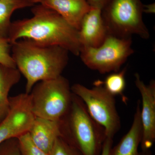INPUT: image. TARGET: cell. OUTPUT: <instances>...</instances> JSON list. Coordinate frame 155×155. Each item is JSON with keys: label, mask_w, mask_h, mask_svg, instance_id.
<instances>
[{"label": "cell", "mask_w": 155, "mask_h": 155, "mask_svg": "<svg viewBox=\"0 0 155 155\" xmlns=\"http://www.w3.org/2000/svg\"><path fill=\"white\" fill-rule=\"evenodd\" d=\"M29 94L35 116L55 121L67 116L73 96L69 81L62 75L36 83Z\"/></svg>", "instance_id": "cell-4"}, {"label": "cell", "mask_w": 155, "mask_h": 155, "mask_svg": "<svg viewBox=\"0 0 155 155\" xmlns=\"http://www.w3.org/2000/svg\"><path fill=\"white\" fill-rule=\"evenodd\" d=\"M90 5L92 8L102 10L110 0H87Z\"/></svg>", "instance_id": "cell-21"}, {"label": "cell", "mask_w": 155, "mask_h": 155, "mask_svg": "<svg viewBox=\"0 0 155 155\" xmlns=\"http://www.w3.org/2000/svg\"><path fill=\"white\" fill-rule=\"evenodd\" d=\"M143 5L140 0H110L102 10L109 34L124 38L133 35L144 39L149 38L143 19Z\"/></svg>", "instance_id": "cell-5"}, {"label": "cell", "mask_w": 155, "mask_h": 155, "mask_svg": "<svg viewBox=\"0 0 155 155\" xmlns=\"http://www.w3.org/2000/svg\"><path fill=\"white\" fill-rule=\"evenodd\" d=\"M0 155H22L18 138L10 139L1 143Z\"/></svg>", "instance_id": "cell-20"}, {"label": "cell", "mask_w": 155, "mask_h": 155, "mask_svg": "<svg viewBox=\"0 0 155 155\" xmlns=\"http://www.w3.org/2000/svg\"><path fill=\"white\" fill-rule=\"evenodd\" d=\"M71 89L72 93L83 101L92 118L104 127L107 137L114 138L121 126L115 96L99 81L92 88L77 83Z\"/></svg>", "instance_id": "cell-6"}, {"label": "cell", "mask_w": 155, "mask_h": 155, "mask_svg": "<svg viewBox=\"0 0 155 155\" xmlns=\"http://www.w3.org/2000/svg\"><path fill=\"white\" fill-rule=\"evenodd\" d=\"M131 44V38H119L109 34L99 46L81 48L79 56L89 69L101 74L117 72L133 54Z\"/></svg>", "instance_id": "cell-7"}, {"label": "cell", "mask_w": 155, "mask_h": 155, "mask_svg": "<svg viewBox=\"0 0 155 155\" xmlns=\"http://www.w3.org/2000/svg\"><path fill=\"white\" fill-rule=\"evenodd\" d=\"M11 44L8 39L0 36V64L17 68L11 55Z\"/></svg>", "instance_id": "cell-19"}, {"label": "cell", "mask_w": 155, "mask_h": 155, "mask_svg": "<svg viewBox=\"0 0 155 155\" xmlns=\"http://www.w3.org/2000/svg\"><path fill=\"white\" fill-rule=\"evenodd\" d=\"M136 86L142 98L140 119L142 136L140 143L142 151L150 150L155 141V81H151L146 84L140 79L138 73H135Z\"/></svg>", "instance_id": "cell-9"}, {"label": "cell", "mask_w": 155, "mask_h": 155, "mask_svg": "<svg viewBox=\"0 0 155 155\" xmlns=\"http://www.w3.org/2000/svg\"><path fill=\"white\" fill-rule=\"evenodd\" d=\"M132 125L127 133L116 146L111 148L109 155H139L138 147L142 136L140 101L137 103Z\"/></svg>", "instance_id": "cell-13"}, {"label": "cell", "mask_w": 155, "mask_h": 155, "mask_svg": "<svg viewBox=\"0 0 155 155\" xmlns=\"http://www.w3.org/2000/svg\"><path fill=\"white\" fill-rule=\"evenodd\" d=\"M126 68H125L119 72H113L106 77L104 82H101L106 90L114 96H123L126 86Z\"/></svg>", "instance_id": "cell-16"}, {"label": "cell", "mask_w": 155, "mask_h": 155, "mask_svg": "<svg viewBox=\"0 0 155 155\" xmlns=\"http://www.w3.org/2000/svg\"><path fill=\"white\" fill-rule=\"evenodd\" d=\"M21 73L17 68L0 64V123L8 114L10 109L9 92L19 82Z\"/></svg>", "instance_id": "cell-14"}, {"label": "cell", "mask_w": 155, "mask_h": 155, "mask_svg": "<svg viewBox=\"0 0 155 155\" xmlns=\"http://www.w3.org/2000/svg\"><path fill=\"white\" fill-rule=\"evenodd\" d=\"M49 155H82L80 152L62 137H58Z\"/></svg>", "instance_id": "cell-17"}, {"label": "cell", "mask_w": 155, "mask_h": 155, "mask_svg": "<svg viewBox=\"0 0 155 155\" xmlns=\"http://www.w3.org/2000/svg\"><path fill=\"white\" fill-rule=\"evenodd\" d=\"M78 35L81 49L96 48L103 43L109 31L101 9L91 7L82 19Z\"/></svg>", "instance_id": "cell-10"}, {"label": "cell", "mask_w": 155, "mask_h": 155, "mask_svg": "<svg viewBox=\"0 0 155 155\" xmlns=\"http://www.w3.org/2000/svg\"><path fill=\"white\" fill-rule=\"evenodd\" d=\"M34 5L31 0H0V36L8 38L14 11Z\"/></svg>", "instance_id": "cell-15"}, {"label": "cell", "mask_w": 155, "mask_h": 155, "mask_svg": "<svg viewBox=\"0 0 155 155\" xmlns=\"http://www.w3.org/2000/svg\"><path fill=\"white\" fill-rule=\"evenodd\" d=\"M139 155H152L150 150L146 151H142L139 153Z\"/></svg>", "instance_id": "cell-24"}, {"label": "cell", "mask_w": 155, "mask_h": 155, "mask_svg": "<svg viewBox=\"0 0 155 155\" xmlns=\"http://www.w3.org/2000/svg\"><path fill=\"white\" fill-rule=\"evenodd\" d=\"M22 155H49L34 144L28 132L18 138Z\"/></svg>", "instance_id": "cell-18"}, {"label": "cell", "mask_w": 155, "mask_h": 155, "mask_svg": "<svg viewBox=\"0 0 155 155\" xmlns=\"http://www.w3.org/2000/svg\"><path fill=\"white\" fill-rule=\"evenodd\" d=\"M40 4L55 11L78 30L91 8L87 0H41Z\"/></svg>", "instance_id": "cell-12"}, {"label": "cell", "mask_w": 155, "mask_h": 155, "mask_svg": "<svg viewBox=\"0 0 155 155\" xmlns=\"http://www.w3.org/2000/svg\"><path fill=\"white\" fill-rule=\"evenodd\" d=\"M32 7V17L11 23L8 35L11 44L28 39L43 45L60 47L79 56L78 30L51 9L40 4Z\"/></svg>", "instance_id": "cell-1"}, {"label": "cell", "mask_w": 155, "mask_h": 155, "mask_svg": "<svg viewBox=\"0 0 155 155\" xmlns=\"http://www.w3.org/2000/svg\"><path fill=\"white\" fill-rule=\"evenodd\" d=\"M11 51L16 67L26 79L27 94L38 82L61 76L69 60L67 50L43 45L28 39L11 44Z\"/></svg>", "instance_id": "cell-2"}, {"label": "cell", "mask_w": 155, "mask_h": 155, "mask_svg": "<svg viewBox=\"0 0 155 155\" xmlns=\"http://www.w3.org/2000/svg\"><path fill=\"white\" fill-rule=\"evenodd\" d=\"M10 102L8 114L0 123V144L28 133L35 118L29 94L10 97Z\"/></svg>", "instance_id": "cell-8"}, {"label": "cell", "mask_w": 155, "mask_h": 155, "mask_svg": "<svg viewBox=\"0 0 155 155\" xmlns=\"http://www.w3.org/2000/svg\"><path fill=\"white\" fill-rule=\"evenodd\" d=\"M28 134L34 144L48 154L56 140L63 137L62 120L35 117Z\"/></svg>", "instance_id": "cell-11"}, {"label": "cell", "mask_w": 155, "mask_h": 155, "mask_svg": "<svg viewBox=\"0 0 155 155\" xmlns=\"http://www.w3.org/2000/svg\"><path fill=\"white\" fill-rule=\"evenodd\" d=\"M31 1L35 5V4H37V3L40 4L41 2V0H31Z\"/></svg>", "instance_id": "cell-25"}, {"label": "cell", "mask_w": 155, "mask_h": 155, "mask_svg": "<svg viewBox=\"0 0 155 155\" xmlns=\"http://www.w3.org/2000/svg\"><path fill=\"white\" fill-rule=\"evenodd\" d=\"M63 137L82 155H101L107 138L102 126L89 114L83 101L73 94L69 113L62 119Z\"/></svg>", "instance_id": "cell-3"}, {"label": "cell", "mask_w": 155, "mask_h": 155, "mask_svg": "<svg viewBox=\"0 0 155 155\" xmlns=\"http://www.w3.org/2000/svg\"><path fill=\"white\" fill-rule=\"evenodd\" d=\"M113 139L110 137H107L103 144L102 150L101 155H109L110 150L113 145Z\"/></svg>", "instance_id": "cell-22"}, {"label": "cell", "mask_w": 155, "mask_h": 155, "mask_svg": "<svg viewBox=\"0 0 155 155\" xmlns=\"http://www.w3.org/2000/svg\"><path fill=\"white\" fill-rule=\"evenodd\" d=\"M155 11V3L148 5H143V13L148 14H154Z\"/></svg>", "instance_id": "cell-23"}]
</instances>
